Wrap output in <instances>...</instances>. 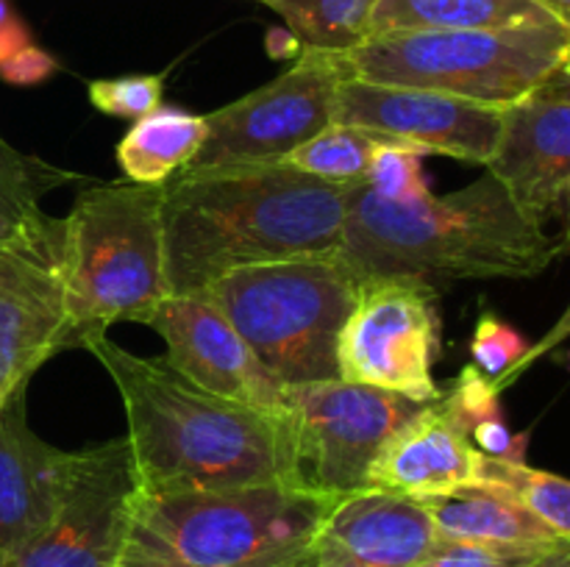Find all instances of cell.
I'll list each match as a JSON object with an SVG mask.
<instances>
[{
	"mask_svg": "<svg viewBox=\"0 0 570 567\" xmlns=\"http://www.w3.org/2000/svg\"><path fill=\"white\" fill-rule=\"evenodd\" d=\"M354 187L284 161L176 172L161 183L170 295L200 292L239 267L340 253Z\"/></svg>",
	"mask_w": 570,
	"mask_h": 567,
	"instance_id": "1",
	"label": "cell"
},
{
	"mask_svg": "<svg viewBox=\"0 0 570 567\" xmlns=\"http://www.w3.org/2000/svg\"><path fill=\"white\" fill-rule=\"evenodd\" d=\"M120 392L139 493L293 484L289 417L204 392L165 359L87 342Z\"/></svg>",
	"mask_w": 570,
	"mask_h": 567,
	"instance_id": "2",
	"label": "cell"
},
{
	"mask_svg": "<svg viewBox=\"0 0 570 567\" xmlns=\"http://www.w3.org/2000/svg\"><path fill=\"white\" fill-rule=\"evenodd\" d=\"M566 253V231L529 220L490 172L456 192L393 203L354 187L340 256L360 278L440 284L534 278Z\"/></svg>",
	"mask_w": 570,
	"mask_h": 567,
	"instance_id": "3",
	"label": "cell"
},
{
	"mask_svg": "<svg viewBox=\"0 0 570 567\" xmlns=\"http://www.w3.org/2000/svg\"><path fill=\"white\" fill-rule=\"evenodd\" d=\"M334 495L250 484L228 489L134 493L117 565L276 567L309 554Z\"/></svg>",
	"mask_w": 570,
	"mask_h": 567,
	"instance_id": "4",
	"label": "cell"
},
{
	"mask_svg": "<svg viewBox=\"0 0 570 567\" xmlns=\"http://www.w3.org/2000/svg\"><path fill=\"white\" fill-rule=\"evenodd\" d=\"M170 295L161 183L115 181L78 192L65 217L67 350L120 320L142 322Z\"/></svg>",
	"mask_w": 570,
	"mask_h": 567,
	"instance_id": "5",
	"label": "cell"
},
{
	"mask_svg": "<svg viewBox=\"0 0 570 567\" xmlns=\"http://www.w3.org/2000/svg\"><path fill=\"white\" fill-rule=\"evenodd\" d=\"M362 278L340 253L239 267L200 289L287 387L334 381L337 339Z\"/></svg>",
	"mask_w": 570,
	"mask_h": 567,
	"instance_id": "6",
	"label": "cell"
},
{
	"mask_svg": "<svg viewBox=\"0 0 570 567\" xmlns=\"http://www.w3.org/2000/svg\"><path fill=\"white\" fill-rule=\"evenodd\" d=\"M340 61L345 78L356 81L507 109L570 64V26L390 33L367 39Z\"/></svg>",
	"mask_w": 570,
	"mask_h": 567,
	"instance_id": "7",
	"label": "cell"
},
{
	"mask_svg": "<svg viewBox=\"0 0 570 567\" xmlns=\"http://www.w3.org/2000/svg\"><path fill=\"white\" fill-rule=\"evenodd\" d=\"M426 404L343 378L289 387L293 484L323 495L367 489V470Z\"/></svg>",
	"mask_w": 570,
	"mask_h": 567,
	"instance_id": "8",
	"label": "cell"
},
{
	"mask_svg": "<svg viewBox=\"0 0 570 567\" xmlns=\"http://www.w3.org/2000/svg\"><path fill=\"white\" fill-rule=\"evenodd\" d=\"M343 78L340 56L301 50L287 72L206 115L204 145L178 172L284 161L306 139L332 126L334 92Z\"/></svg>",
	"mask_w": 570,
	"mask_h": 567,
	"instance_id": "9",
	"label": "cell"
},
{
	"mask_svg": "<svg viewBox=\"0 0 570 567\" xmlns=\"http://www.w3.org/2000/svg\"><path fill=\"white\" fill-rule=\"evenodd\" d=\"M438 356V289L410 278H362L337 339L340 378L432 404L443 395L432 376Z\"/></svg>",
	"mask_w": 570,
	"mask_h": 567,
	"instance_id": "10",
	"label": "cell"
},
{
	"mask_svg": "<svg viewBox=\"0 0 570 567\" xmlns=\"http://www.w3.org/2000/svg\"><path fill=\"white\" fill-rule=\"evenodd\" d=\"M67 350L65 217L0 242V404Z\"/></svg>",
	"mask_w": 570,
	"mask_h": 567,
	"instance_id": "11",
	"label": "cell"
},
{
	"mask_svg": "<svg viewBox=\"0 0 570 567\" xmlns=\"http://www.w3.org/2000/svg\"><path fill=\"white\" fill-rule=\"evenodd\" d=\"M134 493L137 472L126 437L78 450L76 476L50 526L0 567H115Z\"/></svg>",
	"mask_w": 570,
	"mask_h": 567,
	"instance_id": "12",
	"label": "cell"
},
{
	"mask_svg": "<svg viewBox=\"0 0 570 567\" xmlns=\"http://www.w3.org/2000/svg\"><path fill=\"white\" fill-rule=\"evenodd\" d=\"M145 326L165 339V361L204 392L289 417V387L248 348L204 292L167 295Z\"/></svg>",
	"mask_w": 570,
	"mask_h": 567,
	"instance_id": "13",
	"label": "cell"
},
{
	"mask_svg": "<svg viewBox=\"0 0 570 567\" xmlns=\"http://www.w3.org/2000/svg\"><path fill=\"white\" fill-rule=\"evenodd\" d=\"M332 122L401 139L421 148L426 156L440 153L488 165L499 145L504 109L429 89L384 87L343 78L334 92Z\"/></svg>",
	"mask_w": 570,
	"mask_h": 567,
	"instance_id": "14",
	"label": "cell"
},
{
	"mask_svg": "<svg viewBox=\"0 0 570 567\" xmlns=\"http://www.w3.org/2000/svg\"><path fill=\"white\" fill-rule=\"evenodd\" d=\"M488 172L532 222L566 220L570 198V64L507 106Z\"/></svg>",
	"mask_w": 570,
	"mask_h": 567,
	"instance_id": "15",
	"label": "cell"
},
{
	"mask_svg": "<svg viewBox=\"0 0 570 567\" xmlns=\"http://www.w3.org/2000/svg\"><path fill=\"white\" fill-rule=\"evenodd\" d=\"M438 539L423 500L387 489L340 495L312 554L315 567H417Z\"/></svg>",
	"mask_w": 570,
	"mask_h": 567,
	"instance_id": "16",
	"label": "cell"
},
{
	"mask_svg": "<svg viewBox=\"0 0 570 567\" xmlns=\"http://www.w3.org/2000/svg\"><path fill=\"white\" fill-rule=\"evenodd\" d=\"M26 387L0 404V561L50 526L76 476V454L28 426Z\"/></svg>",
	"mask_w": 570,
	"mask_h": 567,
	"instance_id": "17",
	"label": "cell"
},
{
	"mask_svg": "<svg viewBox=\"0 0 570 567\" xmlns=\"http://www.w3.org/2000/svg\"><path fill=\"white\" fill-rule=\"evenodd\" d=\"M476 456L471 437L440 395L384 445L367 470V489H387L417 500L449 495L473 487Z\"/></svg>",
	"mask_w": 570,
	"mask_h": 567,
	"instance_id": "18",
	"label": "cell"
},
{
	"mask_svg": "<svg viewBox=\"0 0 570 567\" xmlns=\"http://www.w3.org/2000/svg\"><path fill=\"white\" fill-rule=\"evenodd\" d=\"M566 26L534 0H379L367 39L417 31H493Z\"/></svg>",
	"mask_w": 570,
	"mask_h": 567,
	"instance_id": "19",
	"label": "cell"
},
{
	"mask_svg": "<svg viewBox=\"0 0 570 567\" xmlns=\"http://www.w3.org/2000/svg\"><path fill=\"white\" fill-rule=\"evenodd\" d=\"M423 506L432 515L438 537L471 539V543L499 545H549L570 543L551 531L540 517L523 509L518 500L484 487H462L449 495L426 498Z\"/></svg>",
	"mask_w": 570,
	"mask_h": 567,
	"instance_id": "20",
	"label": "cell"
},
{
	"mask_svg": "<svg viewBox=\"0 0 570 567\" xmlns=\"http://www.w3.org/2000/svg\"><path fill=\"white\" fill-rule=\"evenodd\" d=\"M204 139V117L176 106H156L117 142V165L134 183H165L193 161Z\"/></svg>",
	"mask_w": 570,
	"mask_h": 567,
	"instance_id": "21",
	"label": "cell"
},
{
	"mask_svg": "<svg viewBox=\"0 0 570 567\" xmlns=\"http://www.w3.org/2000/svg\"><path fill=\"white\" fill-rule=\"evenodd\" d=\"M282 14L301 50L345 56L367 42V26L379 0H259Z\"/></svg>",
	"mask_w": 570,
	"mask_h": 567,
	"instance_id": "22",
	"label": "cell"
},
{
	"mask_svg": "<svg viewBox=\"0 0 570 567\" xmlns=\"http://www.w3.org/2000/svg\"><path fill=\"white\" fill-rule=\"evenodd\" d=\"M473 487L493 489L518 500L523 509L546 523L562 539H570V484L557 472L538 470L527 461L495 459V456H476V476Z\"/></svg>",
	"mask_w": 570,
	"mask_h": 567,
	"instance_id": "23",
	"label": "cell"
},
{
	"mask_svg": "<svg viewBox=\"0 0 570 567\" xmlns=\"http://www.w3.org/2000/svg\"><path fill=\"white\" fill-rule=\"evenodd\" d=\"M76 178V172L59 170L37 156L20 153L11 145L0 150V242H9L42 226L48 220L42 211L45 195Z\"/></svg>",
	"mask_w": 570,
	"mask_h": 567,
	"instance_id": "24",
	"label": "cell"
},
{
	"mask_svg": "<svg viewBox=\"0 0 570 567\" xmlns=\"http://www.w3.org/2000/svg\"><path fill=\"white\" fill-rule=\"evenodd\" d=\"M387 142L393 139L332 122L312 139H306L301 148H295L284 159V165L298 167L328 183H365L373 153Z\"/></svg>",
	"mask_w": 570,
	"mask_h": 567,
	"instance_id": "25",
	"label": "cell"
},
{
	"mask_svg": "<svg viewBox=\"0 0 570 567\" xmlns=\"http://www.w3.org/2000/svg\"><path fill=\"white\" fill-rule=\"evenodd\" d=\"M527 350V339H523L515 328L507 326L504 320H499L493 311H482V315H479L476 328H473L471 337L473 367H476L479 372H484V376L495 384L499 392L540 354V348L532 350L529 356Z\"/></svg>",
	"mask_w": 570,
	"mask_h": 567,
	"instance_id": "26",
	"label": "cell"
},
{
	"mask_svg": "<svg viewBox=\"0 0 570 567\" xmlns=\"http://www.w3.org/2000/svg\"><path fill=\"white\" fill-rule=\"evenodd\" d=\"M423 150L410 142H393L382 145L373 153L371 167H367L365 183L373 195L393 203H412V200L426 198V176H423Z\"/></svg>",
	"mask_w": 570,
	"mask_h": 567,
	"instance_id": "27",
	"label": "cell"
},
{
	"mask_svg": "<svg viewBox=\"0 0 570 567\" xmlns=\"http://www.w3.org/2000/svg\"><path fill=\"white\" fill-rule=\"evenodd\" d=\"M551 548L557 545L538 548V545H499L438 537L426 559L417 567H527Z\"/></svg>",
	"mask_w": 570,
	"mask_h": 567,
	"instance_id": "28",
	"label": "cell"
},
{
	"mask_svg": "<svg viewBox=\"0 0 570 567\" xmlns=\"http://www.w3.org/2000/svg\"><path fill=\"white\" fill-rule=\"evenodd\" d=\"M89 100L98 111L122 120H139L156 106H161L165 92V72L156 76H120V78H98L89 81Z\"/></svg>",
	"mask_w": 570,
	"mask_h": 567,
	"instance_id": "29",
	"label": "cell"
},
{
	"mask_svg": "<svg viewBox=\"0 0 570 567\" xmlns=\"http://www.w3.org/2000/svg\"><path fill=\"white\" fill-rule=\"evenodd\" d=\"M499 395L501 392L495 389V384L490 381L484 372H479L476 367L468 365L465 370L460 372V378L451 384L449 392H443V404L449 406V411L456 417V422L471 434V428L476 426L479 420L501 415Z\"/></svg>",
	"mask_w": 570,
	"mask_h": 567,
	"instance_id": "30",
	"label": "cell"
},
{
	"mask_svg": "<svg viewBox=\"0 0 570 567\" xmlns=\"http://www.w3.org/2000/svg\"><path fill=\"white\" fill-rule=\"evenodd\" d=\"M471 445L484 456H495V459H512L523 461L527 456L529 439L523 434H512L510 428L504 426V420L499 417H488V420H479L476 426L471 428Z\"/></svg>",
	"mask_w": 570,
	"mask_h": 567,
	"instance_id": "31",
	"label": "cell"
},
{
	"mask_svg": "<svg viewBox=\"0 0 570 567\" xmlns=\"http://www.w3.org/2000/svg\"><path fill=\"white\" fill-rule=\"evenodd\" d=\"M53 70H56V61L50 59L45 50L33 48L31 42H28L26 48L14 50L9 59L0 61V76H3L9 83H20V87L45 81Z\"/></svg>",
	"mask_w": 570,
	"mask_h": 567,
	"instance_id": "32",
	"label": "cell"
},
{
	"mask_svg": "<svg viewBox=\"0 0 570 567\" xmlns=\"http://www.w3.org/2000/svg\"><path fill=\"white\" fill-rule=\"evenodd\" d=\"M527 567H570V543H562L557 545V548L546 550L543 556H538V559Z\"/></svg>",
	"mask_w": 570,
	"mask_h": 567,
	"instance_id": "33",
	"label": "cell"
},
{
	"mask_svg": "<svg viewBox=\"0 0 570 567\" xmlns=\"http://www.w3.org/2000/svg\"><path fill=\"white\" fill-rule=\"evenodd\" d=\"M534 3H540L543 9H549L557 20L570 26V0H534Z\"/></svg>",
	"mask_w": 570,
	"mask_h": 567,
	"instance_id": "34",
	"label": "cell"
},
{
	"mask_svg": "<svg viewBox=\"0 0 570 567\" xmlns=\"http://www.w3.org/2000/svg\"><path fill=\"white\" fill-rule=\"evenodd\" d=\"M115 567H128V565H115ZM276 567H315V554H304V556H298V559H293V561H284V565H276Z\"/></svg>",
	"mask_w": 570,
	"mask_h": 567,
	"instance_id": "35",
	"label": "cell"
},
{
	"mask_svg": "<svg viewBox=\"0 0 570 567\" xmlns=\"http://www.w3.org/2000/svg\"><path fill=\"white\" fill-rule=\"evenodd\" d=\"M6 148H9V142H6V139L0 137V150H6Z\"/></svg>",
	"mask_w": 570,
	"mask_h": 567,
	"instance_id": "36",
	"label": "cell"
}]
</instances>
